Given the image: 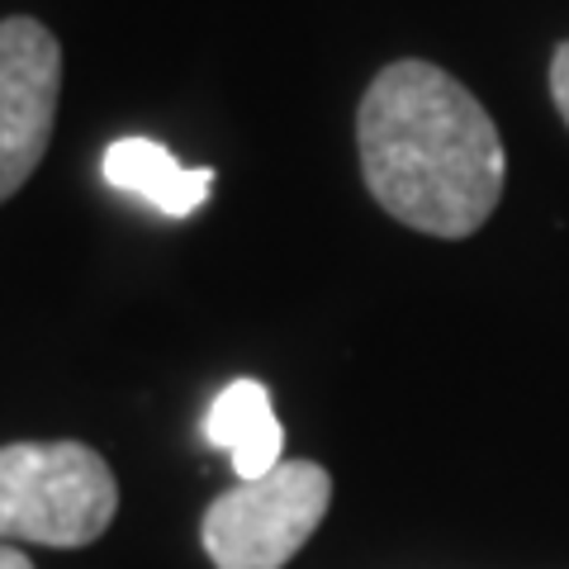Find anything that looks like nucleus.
Masks as SVG:
<instances>
[{
  "instance_id": "f257e3e1",
  "label": "nucleus",
  "mask_w": 569,
  "mask_h": 569,
  "mask_svg": "<svg viewBox=\"0 0 569 569\" xmlns=\"http://www.w3.org/2000/svg\"><path fill=\"white\" fill-rule=\"evenodd\" d=\"M356 152L376 204L427 238L479 233L508 181L493 114L427 58L389 62L356 104Z\"/></svg>"
},
{
  "instance_id": "f03ea898",
  "label": "nucleus",
  "mask_w": 569,
  "mask_h": 569,
  "mask_svg": "<svg viewBox=\"0 0 569 569\" xmlns=\"http://www.w3.org/2000/svg\"><path fill=\"white\" fill-rule=\"evenodd\" d=\"M119 512V479L86 441L0 447V541L52 550L96 546Z\"/></svg>"
},
{
  "instance_id": "7ed1b4c3",
  "label": "nucleus",
  "mask_w": 569,
  "mask_h": 569,
  "mask_svg": "<svg viewBox=\"0 0 569 569\" xmlns=\"http://www.w3.org/2000/svg\"><path fill=\"white\" fill-rule=\"evenodd\" d=\"M332 508V475L318 460H280L271 475L219 493L200 518L213 569H284Z\"/></svg>"
},
{
  "instance_id": "20e7f679",
  "label": "nucleus",
  "mask_w": 569,
  "mask_h": 569,
  "mask_svg": "<svg viewBox=\"0 0 569 569\" xmlns=\"http://www.w3.org/2000/svg\"><path fill=\"white\" fill-rule=\"evenodd\" d=\"M62 100V43L52 29L10 14L0 20V204L48 157Z\"/></svg>"
},
{
  "instance_id": "39448f33",
  "label": "nucleus",
  "mask_w": 569,
  "mask_h": 569,
  "mask_svg": "<svg viewBox=\"0 0 569 569\" xmlns=\"http://www.w3.org/2000/svg\"><path fill=\"white\" fill-rule=\"evenodd\" d=\"M104 181L148 200L167 219H190L209 200L213 167H181L152 138H114L110 152H104Z\"/></svg>"
},
{
  "instance_id": "423d86ee",
  "label": "nucleus",
  "mask_w": 569,
  "mask_h": 569,
  "mask_svg": "<svg viewBox=\"0 0 569 569\" xmlns=\"http://www.w3.org/2000/svg\"><path fill=\"white\" fill-rule=\"evenodd\" d=\"M209 441L233 456V475L238 485L271 475L280 466L284 451V432L280 418L271 408V389L261 380H233L209 408Z\"/></svg>"
},
{
  "instance_id": "0eeeda50",
  "label": "nucleus",
  "mask_w": 569,
  "mask_h": 569,
  "mask_svg": "<svg viewBox=\"0 0 569 569\" xmlns=\"http://www.w3.org/2000/svg\"><path fill=\"white\" fill-rule=\"evenodd\" d=\"M550 100H556L560 119L569 123V39L556 48V58H550Z\"/></svg>"
},
{
  "instance_id": "6e6552de",
  "label": "nucleus",
  "mask_w": 569,
  "mask_h": 569,
  "mask_svg": "<svg viewBox=\"0 0 569 569\" xmlns=\"http://www.w3.org/2000/svg\"><path fill=\"white\" fill-rule=\"evenodd\" d=\"M0 569H33V560L24 556V550H14V546L0 541Z\"/></svg>"
}]
</instances>
